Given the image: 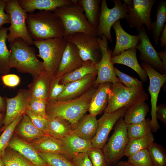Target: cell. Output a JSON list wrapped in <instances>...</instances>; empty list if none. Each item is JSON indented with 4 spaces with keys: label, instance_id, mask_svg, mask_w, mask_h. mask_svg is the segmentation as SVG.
I'll return each instance as SVG.
<instances>
[{
    "label": "cell",
    "instance_id": "obj_1",
    "mask_svg": "<svg viewBox=\"0 0 166 166\" xmlns=\"http://www.w3.org/2000/svg\"><path fill=\"white\" fill-rule=\"evenodd\" d=\"M97 88L94 86L80 97L74 99L47 102L46 111L48 117L66 120L71 124L73 129L88 111L92 97Z\"/></svg>",
    "mask_w": 166,
    "mask_h": 166
},
{
    "label": "cell",
    "instance_id": "obj_2",
    "mask_svg": "<svg viewBox=\"0 0 166 166\" xmlns=\"http://www.w3.org/2000/svg\"><path fill=\"white\" fill-rule=\"evenodd\" d=\"M26 23L28 33L34 41L64 36L62 22L52 11L43 10L27 14Z\"/></svg>",
    "mask_w": 166,
    "mask_h": 166
},
{
    "label": "cell",
    "instance_id": "obj_3",
    "mask_svg": "<svg viewBox=\"0 0 166 166\" xmlns=\"http://www.w3.org/2000/svg\"><path fill=\"white\" fill-rule=\"evenodd\" d=\"M10 68L18 72L31 74L34 77L45 70L42 61L37 58L34 48L21 38L10 43Z\"/></svg>",
    "mask_w": 166,
    "mask_h": 166
},
{
    "label": "cell",
    "instance_id": "obj_4",
    "mask_svg": "<svg viewBox=\"0 0 166 166\" xmlns=\"http://www.w3.org/2000/svg\"><path fill=\"white\" fill-rule=\"evenodd\" d=\"M77 1L74 0L73 4L58 7L53 11L62 22L64 30V37L77 33L98 37L97 30L89 25Z\"/></svg>",
    "mask_w": 166,
    "mask_h": 166
},
{
    "label": "cell",
    "instance_id": "obj_5",
    "mask_svg": "<svg viewBox=\"0 0 166 166\" xmlns=\"http://www.w3.org/2000/svg\"><path fill=\"white\" fill-rule=\"evenodd\" d=\"M148 98L144 88H128L121 82L112 84L104 112H113L124 107L128 109L137 104L145 101Z\"/></svg>",
    "mask_w": 166,
    "mask_h": 166
},
{
    "label": "cell",
    "instance_id": "obj_6",
    "mask_svg": "<svg viewBox=\"0 0 166 166\" xmlns=\"http://www.w3.org/2000/svg\"><path fill=\"white\" fill-rule=\"evenodd\" d=\"M67 42L64 37L33 41L39 50L37 56L43 60L45 70L52 77L58 68Z\"/></svg>",
    "mask_w": 166,
    "mask_h": 166
},
{
    "label": "cell",
    "instance_id": "obj_7",
    "mask_svg": "<svg viewBox=\"0 0 166 166\" xmlns=\"http://www.w3.org/2000/svg\"><path fill=\"white\" fill-rule=\"evenodd\" d=\"M114 126L113 133L101 149L110 166L115 165L124 156L129 140L127 124L123 117L120 118Z\"/></svg>",
    "mask_w": 166,
    "mask_h": 166
},
{
    "label": "cell",
    "instance_id": "obj_8",
    "mask_svg": "<svg viewBox=\"0 0 166 166\" xmlns=\"http://www.w3.org/2000/svg\"><path fill=\"white\" fill-rule=\"evenodd\" d=\"M5 11L10 15L11 20L10 26L8 28V42L10 43L21 38L30 45H33L26 23L27 13L21 7L18 0H6Z\"/></svg>",
    "mask_w": 166,
    "mask_h": 166
},
{
    "label": "cell",
    "instance_id": "obj_9",
    "mask_svg": "<svg viewBox=\"0 0 166 166\" xmlns=\"http://www.w3.org/2000/svg\"><path fill=\"white\" fill-rule=\"evenodd\" d=\"M114 7H108L106 0L101 3V12L97 31L98 37L104 35L110 42H112L111 30L113 24L117 20L126 18L127 15L126 4L122 1L113 0Z\"/></svg>",
    "mask_w": 166,
    "mask_h": 166
},
{
    "label": "cell",
    "instance_id": "obj_10",
    "mask_svg": "<svg viewBox=\"0 0 166 166\" xmlns=\"http://www.w3.org/2000/svg\"><path fill=\"white\" fill-rule=\"evenodd\" d=\"M127 5V15L125 18L132 28L136 29L145 25L151 31V12L156 0H124Z\"/></svg>",
    "mask_w": 166,
    "mask_h": 166
},
{
    "label": "cell",
    "instance_id": "obj_11",
    "mask_svg": "<svg viewBox=\"0 0 166 166\" xmlns=\"http://www.w3.org/2000/svg\"><path fill=\"white\" fill-rule=\"evenodd\" d=\"M98 37L83 33H77L64 38L76 46L84 61H90L97 64L101 57Z\"/></svg>",
    "mask_w": 166,
    "mask_h": 166
},
{
    "label": "cell",
    "instance_id": "obj_12",
    "mask_svg": "<svg viewBox=\"0 0 166 166\" xmlns=\"http://www.w3.org/2000/svg\"><path fill=\"white\" fill-rule=\"evenodd\" d=\"M101 53V58L97 64V75L94 86L97 87L100 84L110 83L113 84L120 82L116 76L114 64L111 60L112 50L109 46L108 41L103 35L98 37Z\"/></svg>",
    "mask_w": 166,
    "mask_h": 166
},
{
    "label": "cell",
    "instance_id": "obj_13",
    "mask_svg": "<svg viewBox=\"0 0 166 166\" xmlns=\"http://www.w3.org/2000/svg\"><path fill=\"white\" fill-rule=\"evenodd\" d=\"M140 66L146 72L149 80L148 91L151 96V105L150 125L152 132L155 133L160 128L156 116L157 103L160 89L166 82V74L160 73L144 62H141Z\"/></svg>",
    "mask_w": 166,
    "mask_h": 166
},
{
    "label": "cell",
    "instance_id": "obj_14",
    "mask_svg": "<svg viewBox=\"0 0 166 166\" xmlns=\"http://www.w3.org/2000/svg\"><path fill=\"white\" fill-rule=\"evenodd\" d=\"M31 97L28 89H20L15 97H5L6 110L3 122L4 126L1 128L2 132L18 117L26 113L29 109Z\"/></svg>",
    "mask_w": 166,
    "mask_h": 166
},
{
    "label": "cell",
    "instance_id": "obj_15",
    "mask_svg": "<svg viewBox=\"0 0 166 166\" xmlns=\"http://www.w3.org/2000/svg\"><path fill=\"white\" fill-rule=\"evenodd\" d=\"M127 109L124 107L113 112H104L97 120L96 132L91 141L93 147L102 149L107 142L109 134L115 124L120 118L124 117Z\"/></svg>",
    "mask_w": 166,
    "mask_h": 166
},
{
    "label": "cell",
    "instance_id": "obj_16",
    "mask_svg": "<svg viewBox=\"0 0 166 166\" xmlns=\"http://www.w3.org/2000/svg\"><path fill=\"white\" fill-rule=\"evenodd\" d=\"M139 38L136 48L140 52V59L150 65L157 71L161 72L162 62L158 52L152 45L144 26L136 29Z\"/></svg>",
    "mask_w": 166,
    "mask_h": 166
},
{
    "label": "cell",
    "instance_id": "obj_17",
    "mask_svg": "<svg viewBox=\"0 0 166 166\" xmlns=\"http://www.w3.org/2000/svg\"><path fill=\"white\" fill-rule=\"evenodd\" d=\"M97 73L86 75L83 78L65 84L63 92L56 101H65L78 98L94 86Z\"/></svg>",
    "mask_w": 166,
    "mask_h": 166
},
{
    "label": "cell",
    "instance_id": "obj_18",
    "mask_svg": "<svg viewBox=\"0 0 166 166\" xmlns=\"http://www.w3.org/2000/svg\"><path fill=\"white\" fill-rule=\"evenodd\" d=\"M58 68L54 76L60 78L64 75L80 67L84 61L78 50L73 43L67 41Z\"/></svg>",
    "mask_w": 166,
    "mask_h": 166
},
{
    "label": "cell",
    "instance_id": "obj_19",
    "mask_svg": "<svg viewBox=\"0 0 166 166\" xmlns=\"http://www.w3.org/2000/svg\"><path fill=\"white\" fill-rule=\"evenodd\" d=\"M8 147L36 166H48L35 148L29 142L20 138L12 136Z\"/></svg>",
    "mask_w": 166,
    "mask_h": 166
},
{
    "label": "cell",
    "instance_id": "obj_20",
    "mask_svg": "<svg viewBox=\"0 0 166 166\" xmlns=\"http://www.w3.org/2000/svg\"><path fill=\"white\" fill-rule=\"evenodd\" d=\"M112 27L115 33L116 41L112 57L118 55L129 49L136 48L139 38L138 34L132 35L126 32L122 27L120 20L117 21Z\"/></svg>",
    "mask_w": 166,
    "mask_h": 166
},
{
    "label": "cell",
    "instance_id": "obj_21",
    "mask_svg": "<svg viewBox=\"0 0 166 166\" xmlns=\"http://www.w3.org/2000/svg\"><path fill=\"white\" fill-rule=\"evenodd\" d=\"M65 152V157L71 161L76 154L86 152L92 147L91 141L77 136L72 131L61 140Z\"/></svg>",
    "mask_w": 166,
    "mask_h": 166
},
{
    "label": "cell",
    "instance_id": "obj_22",
    "mask_svg": "<svg viewBox=\"0 0 166 166\" xmlns=\"http://www.w3.org/2000/svg\"><path fill=\"white\" fill-rule=\"evenodd\" d=\"M112 84L107 82L98 85L89 106L88 111L89 114L96 117L104 112L107 105Z\"/></svg>",
    "mask_w": 166,
    "mask_h": 166
},
{
    "label": "cell",
    "instance_id": "obj_23",
    "mask_svg": "<svg viewBox=\"0 0 166 166\" xmlns=\"http://www.w3.org/2000/svg\"><path fill=\"white\" fill-rule=\"evenodd\" d=\"M21 7L26 13H34L35 10L53 12L62 6L72 5L74 0H18Z\"/></svg>",
    "mask_w": 166,
    "mask_h": 166
},
{
    "label": "cell",
    "instance_id": "obj_24",
    "mask_svg": "<svg viewBox=\"0 0 166 166\" xmlns=\"http://www.w3.org/2000/svg\"><path fill=\"white\" fill-rule=\"evenodd\" d=\"M53 78L45 70L33 77L32 82L28 85L31 97L47 101Z\"/></svg>",
    "mask_w": 166,
    "mask_h": 166
},
{
    "label": "cell",
    "instance_id": "obj_25",
    "mask_svg": "<svg viewBox=\"0 0 166 166\" xmlns=\"http://www.w3.org/2000/svg\"><path fill=\"white\" fill-rule=\"evenodd\" d=\"M136 50L135 47L126 50L118 55L112 57V61L114 65L122 64L131 68L138 74L141 81L145 82L147 81L148 75L138 63Z\"/></svg>",
    "mask_w": 166,
    "mask_h": 166
},
{
    "label": "cell",
    "instance_id": "obj_26",
    "mask_svg": "<svg viewBox=\"0 0 166 166\" xmlns=\"http://www.w3.org/2000/svg\"><path fill=\"white\" fill-rule=\"evenodd\" d=\"M29 143L38 153L59 154L65 156L61 140L49 135L41 136Z\"/></svg>",
    "mask_w": 166,
    "mask_h": 166
},
{
    "label": "cell",
    "instance_id": "obj_27",
    "mask_svg": "<svg viewBox=\"0 0 166 166\" xmlns=\"http://www.w3.org/2000/svg\"><path fill=\"white\" fill-rule=\"evenodd\" d=\"M97 126L96 117L89 114H85L73 128L72 131L79 137L91 141L96 134Z\"/></svg>",
    "mask_w": 166,
    "mask_h": 166
},
{
    "label": "cell",
    "instance_id": "obj_28",
    "mask_svg": "<svg viewBox=\"0 0 166 166\" xmlns=\"http://www.w3.org/2000/svg\"><path fill=\"white\" fill-rule=\"evenodd\" d=\"M14 132L21 137V138L28 142L46 135L34 125L26 113L23 115Z\"/></svg>",
    "mask_w": 166,
    "mask_h": 166
},
{
    "label": "cell",
    "instance_id": "obj_29",
    "mask_svg": "<svg viewBox=\"0 0 166 166\" xmlns=\"http://www.w3.org/2000/svg\"><path fill=\"white\" fill-rule=\"evenodd\" d=\"M101 0H77L89 25L97 30L101 12Z\"/></svg>",
    "mask_w": 166,
    "mask_h": 166
},
{
    "label": "cell",
    "instance_id": "obj_30",
    "mask_svg": "<svg viewBox=\"0 0 166 166\" xmlns=\"http://www.w3.org/2000/svg\"><path fill=\"white\" fill-rule=\"evenodd\" d=\"M47 120L49 135L61 140L72 131L71 124L66 120L49 117Z\"/></svg>",
    "mask_w": 166,
    "mask_h": 166
},
{
    "label": "cell",
    "instance_id": "obj_31",
    "mask_svg": "<svg viewBox=\"0 0 166 166\" xmlns=\"http://www.w3.org/2000/svg\"><path fill=\"white\" fill-rule=\"evenodd\" d=\"M149 111V107L145 101L137 104L127 109L124 121L127 124L141 122L146 119Z\"/></svg>",
    "mask_w": 166,
    "mask_h": 166
},
{
    "label": "cell",
    "instance_id": "obj_32",
    "mask_svg": "<svg viewBox=\"0 0 166 166\" xmlns=\"http://www.w3.org/2000/svg\"><path fill=\"white\" fill-rule=\"evenodd\" d=\"M166 21V1H160L158 5L156 10V20L151 24V31L152 35L155 44H159L161 33Z\"/></svg>",
    "mask_w": 166,
    "mask_h": 166
},
{
    "label": "cell",
    "instance_id": "obj_33",
    "mask_svg": "<svg viewBox=\"0 0 166 166\" xmlns=\"http://www.w3.org/2000/svg\"><path fill=\"white\" fill-rule=\"evenodd\" d=\"M96 73H97V64L90 61H84L80 67L63 75L61 78L60 83L65 84L79 80L87 75Z\"/></svg>",
    "mask_w": 166,
    "mask_h": 166
},
{
    "label": "cell",
    "instance_id": "obj_34",
    "mask_svg": "<svg viewBox=\"0 0 166 166\" xmlns=\"http://www.w3.org/2000/svg\"><path fill=\"white\" fill-rule=\"evenodd\" d=\"M8 30V28L3 26L0 28V74L2 76L9 74L10 69V53L6 44Z\"/></svg>",
    "mask_w": 166,
    "mask_h": 166
},
{
    "label": "cell",
    "instance_id": "obj_35",
    "mask_svg": "<svg viewBox=\"0 0 166 166\" xmlns=\"http://www.w3.org/2000/svg\"><path fill=\"white\" fill-rule=\"evenodd\" d=\"M154 137L152 133L143 137L129 140L125 151L124 156L128 158L140 151L148 149L154 142Z\"/></svg>",
    "mask_w": 166,
    "mask_h": 166
},
{
    "label": "cell",
    "instance_id": "obj_36",
    "mask_svg": "<svg viewBox=\"0 0 166 166\" xmlns=\"http://www.w3.org/2000/svg\"><path fill=\"white\" fill-rule=\"evenodd\" d=\"M150 122V120L147 118L140 123L127 124V132L129 140L143 137L151 132Z\"/></svg>",
    "mask_w": 166,
    "mask_h": 166
},
{
    "label": "cell",
    "instance_id": "obj_37",
    "mask_svg": "<svg viewBox=\"0 0 166 166\" xmlns=\"http://www.w3.org/2000/svg\"><path fill=\"white\" fill-rule=\"evenodd\" d=\"M1 156L5 166H36L8 147Z\"/></svg>",
    "mask_w": 166,
    "mask_h": 166
},
{
    "label": "cell",
    "instance_id": "obj_38",
    "mask_svg": "<svg viewBox=\"0 0 166 166\" xmlns=\"http://www.w3.org/2000/svg\"><path fill=\"white\" fill-rule=\"evenodd\" d=\"M148 149L153 166H166V152L164 148L153 142Z\"/></svg>",
    "mask_w": 166,
    "mask_h": 166
},
{
    "label": "cell",
    "instance_id": "obj_39",
    "mask_svg": "<svg viewBox=\"0 0 166 166\" xmlns=\"http://www.w3.org/2000/svg\"><path fill=\"white\" fill-rule=\"evenodd\" d=\"M22 115L19 116L6 126L0 135V156L4 152L8 147L10 141L13 136L14 130L21 119Z\"/></svg>",
    "mask_w": 166,
    "mask_h": 166
},
{
    "label": "cell",
    "instance_id": "obj_40",
    "mask_svg": "<svg viewBox=\"0 0 166 166\" xmlns=\"http://www.w3.org/2000/svg\"><path fill=\"white\" fill-rule=\"evenodd\" d=\"M48 166H75L73 162L62 154L38 153Z\"/></svg>",
    "mask_w": 166,
    "mask_h": 166
},
{
    "label": "cell",
    "instance_id": "obj_41",
    "mask_svg": "<svg viewBox=\"0 0 166 166\" xmlns=\"http://www.w3.org/2000/svg\"><path fill=\"white\" fill-rule=\"evenodd\" d=\"M127 162L135 166H153L148 149L133 154L128 158Z\"/></svg>",
    "mask_w": 166,
    "mask_h": 166
},
{
    "label": "cell",
    "instance_id": "obj_42",
    "mask_svg": "<svg viewBox=\"0 0 166 166\" xmlns=\"http://www.w3.org/2000/svg\"><path fill=\"white\" fill-rule=\"evenodd\" d=\"M114 70L115 74L120 82L126 87L134 89L144 88L141 81L122 72L115 67Z\"/></svg>",
    "mask_w": 166,
    "mask_h": 166
},
{
    "label": "cell",
    "instance_id": "obj_43",
    "mask_svg": "<svg viewBox=\"0 0 166 166\" xmlns=\"http://www.w3.org/2000/svg\"><path fill=\"white\" fill-rule=\"evenodd\" d=\"M47 103V101L46 100L31 97L29 102V110L36 115L48 119V117L46 111Z\"/></svg>",
    "mask_w": 166,
    "mask_h": 166
},
{
    "label": "cell",
    "instance_id": "obj_44",
    "mask_svg": "<svg viewBox=\"0 0 166 166\" xmlns=\"http://www.w3.org/2000/svg\"><path fill=\"white\" fill-rule=\"evenodd\" d=\"M86 152L93 166H110L101 148L92 147Z\"/></svg>",
    "mask_w": 166,
    "mask_h": 166
},
{
    "label": "cell",
    "instance_id": "obj_45",
    "mask_svg": "<svg viewBox=\"0 0 166 166\" xmlns=\"http://www.w3.org/2000/svg\"><path fill=\"white\" fill-rule=\"evenodd\" d=\"M60 78L54 77L52 81L47 102L57 100L58 97L63 91L65 84L60 83Z\"/></svg>",
    "mask_w": 166,
    "mask_h": 166
},
{
    "label": "cell",
    "instance_id": "obj_46",
    "mask_svg": "<svg viewBox=\"0 0 166 166\" xmlns=\"http://www.w3.org/2000/svg\"><path fill=\"white\" fill-rule=\"evenodd\" d=\"M26 114L29 117L33 124L38 129L46 135H48L47 119L36 115L29 110L27 111Z\"/></svg>",
    "mask_w": 166,
    "mask_h": 166
},
{
    "label": "cell",
    "instance_id": "obj_47",
    "mask_svg": "<svg viewBox=\"0 0 166 166\" xmlns=\"http://www.w3.org/2000/svg\"><path fill=\"white\" fill-rule=\"evenodd\" d=\"M75 166H93L87 152H81L75 155L71 160Z\"/></svg>",
    "mask_w": 166,
    "mask_h": 166
},
{
    "label": "cell",
    "instance_id": "obj_48",
    "mask_svg": "<svg viewBox=\"0 0 166 166\" xmlns=\"http://www.w3.org/2000/svg\"><path fill=\"white\" fill-rule=\"evenodd\" d=\"M2 81L5 86L10 87H14L19 85L20 82V77L17 75L8 74L1 76Z\"/></svg>",
    "mask_w": 166,
    "mask_h": 166
},
{
    "label": "cell",
    "instance_id": "obj_49",
    "mask_svg": "<svg viewBox=\"0 0 166 166\" xmlns=\"http://www.w3.org/2000/svg\"><path fill=\"white\" fill-rule=\"evenodd\" d=\"M6 0H0V28L5 24L11 23L10 15L5 12Z\"/></svg>",
    "mask_w": 166,
    "mask_h": 166
},
{
    "label": "cell",
    "instance_id": "obj_50",
    "mask_svg": "<svg viewBox=\"0 0 166 166\" xmlns=\"http://www.w3.org/2000/svg\"><path fill=\"white\" fill-rule=\"evenodd\" d=\"M156 116L165 126L166 125V105L165 103L157 106Z\"/></svg>",
    "mask_w": 166,
    "mask_h": 166
},
{
    "label": "cell",
    "instance_id": "obj_51",
    "mask_svg": "<svg viewBox=\"0 0 166 166\" xmlns=\"http://www.w3.org/2000/svg\"><path fill=\"white\" fill-rule=\"evenodd\" d=\"M159 57L163 64V68L161 71L162 74H166V47L163 50L158 52Z\"/></svg>",
    "mask_w": 166,
    "mask_h": 166
},
{
    "label": "cell",
    "instance_id": "obj_52",
    "mask_svg": "<svg viewBox=\"0 0 166 166\" xmlns=\"http://www.w3.org/2000/svg\"><path fill=\"white\" fill-rule=\"evenodd\" d=\"M160 41V46L165 47H166V24H165L164 29L162 31L159 38Z\"/></svg>",
    "mask_w": 166,
    "mask_h": 166
},
{
    "label": "cell",
    "instance_id": "obj_53",
    "mask_svg": "<svg viewBox=\"0 0 166 166\" xmlns=\"http://www.w3.org/2000/svg\"><path fill=\"white\" fill-rule=\"evenodd\" d=\"M6 110V102L5 98L0 95V112L5 113Z\"/></svg>",
    "mask_w": 166,
    "mask_h": 166
},
{
    "label": "cell",
    "instance_id": "obj_54",
    "mask_svg": "<svg viewBox=\"0 0 166 166\" xmlns=\"http://www.w3.org/2000/svg\"><path fill=\"white\" fill-rule=\"evenodd\" d=\"M5 115V114L4 113L0 112V127L2 124H3V122L4 118Z\"/></svg>",
    "mask_w": 166,
    "mask_h": 166
},
{
    "label": "cell",
    "instance_id": "obj_55",
    "mask_svg": "<svg viewBox=\"0 0 166 166\" xmlns=\"http://www.w3.org/2000/svg\"><path fill=\"white\" fill-rule=\"evenodd\" d=\"M114 166H126V165L124 164V161H121L118 162Z\"/></svg>",
    "mask_w": 166,
    "mask_h": 166
},
{
    "label": "cell",
    "instance_id": "obj_56",
    "mask_svg": "<svg viewBox=\"0 0 166 166\" xmlns=\"http://www.w3.org/2000/svg\"><path fill=\"white\" fill-rule=\"evenodd\" d=\"M0 166H5L2 156H0Z\"/></svg>",
    "mask_w": 166,
    "mask_h": 166
},
{
    "label": "cell",
    "instance_id": "obj_57",
    "mask_svg": "<svg viewBox=\"0 0 166 166\" xmlns=\"http://www.w3.org/2000/svg\"><path fill=\"white\" fill-rule=\"evenodd\" d=\"M124 163L126 166H135L131 164L128 163L127 161L124 162Z\"/></svg>",
    "mask_w": 166,
    "mask_h": 166
},
{
    "label": "cell",
    "instance_id": "obj_58",
    "mask_svg": "<svg viewBox=\"0 0 166 166\" xmlns=\"http://www.w3.org/2000/svg\"><path fill=\"white\" fill-rule=\"evenodd\" d=\"M1 128H0V135L1 134V132H2L1 130Z\"/></svg>",
    "mask_w": 166,
    "mask_h": 166
},
{
    "label": "cell",
    "instance_id": "obj_59",
    "mask_svg": "<svg viewBox=\"0 0 166 166\" xmlns=\"http://www.w3.org/2000/svg\"></svg>",
    "mask_w": 166,
    "mask_h": 166
}]
</instances>
